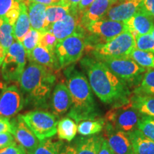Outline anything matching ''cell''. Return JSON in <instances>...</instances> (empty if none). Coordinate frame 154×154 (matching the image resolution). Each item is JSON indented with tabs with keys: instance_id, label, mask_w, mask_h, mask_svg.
<instances>
[{
	"instance_id": "cell-1",
	"label": "cell",
	"mask_w": 154,
	"mask_h": 154,
	"mask_svg": "<svg viewBox=\"0 0 154 154\" xmlns=\"http://www.w3.org/2000/svg\"><path fill=\"white\" fill-rule=\"evenodd\" d=\"M81 66L87 74L92 91L103 103L115 106L130 101L129 87L103 61L87 57L81 61Z\"/></svg>"
},
{
	"instance_id": "cell-2",
	"label": "cell",
	"mask_w": 154,
	"mask_h": 154,
	"mask_svg": "<svg viewBox=\"0 0 154 154\" xmlns=\"http://www.w3.org/2000/svg\"><path fill=\"white\" fill-rule=\"evenodd\" d=\"M64 74L72 101L68 116L76 124L97 119L99 110L86 77L73 66L65 69Z\"/></svg>"
},
{
	"instance_id": "cell-3",
	"label": "cell",
	"mask_w": 154,
	"mask_h": 154,
	"mask_svg": "<svg viewBox=\"0 0 154 154\" xmlns=\"http://www.w3.org/2000/svg\"><path fill=\"white\" fill-rule=\"evenodd\" d=\"M56 77L53 71L29 61L19 79L21 89L26 94L25 104L47 109Z\"/></svg>"
},
{
	"instance_id": "cell-4",
	"label": "cell",
	"mask_w": 154,
	"mask_h": 154,
	"mask_svg": "<svg viewBox=\"0 0 154 154\" xmlns=\"http://www.w3.org/2000/svg\"><path fill=\"white\" fill-rule=\"evenodd\" d=\"M86 47V34L79 29L72 35L58 42L55 48L59 69L66 68L82 57Z\"/></svg>"
},
{
	"instance_id": "cell-5",
	"label": "cell",
	"mask_w": 154,
	"mask_h": 154,
	"mask_svg": "<svg viewBox=\"0 0 154 154\" xmlns=\"http://www.w3.org/2000/svg\"><path fill=\"white\" fill-rule=\"evenodd\" d=\"M127 31L124 22L103 19L88 25L85 29L86 47L87 51H91L95 46L109 42L119 34Z\"/></svg>"
},
{
	"instance_id": "cell-6",
	"label": "cell",
	"mask_w": 154,
	"mask_h": 154,
	"mask_svg": "<svg viewBox=\"0 0 154 154\" xmlns=\"http://www.w3.org/2000/svg\"><path fill=\"white\" fill-rule=\"evenodd\" d=\"M135 48L134 36L128 31H125L106 43L95 46L91 52L95 59L102 60L107 58L128 57Z\"/></svg>"
},
{
	"instance_id": "cell-7",
	"label": "cell",
	"mask_w": 154,
	"mask_h": 154,
	"mask_svg": "<svg viewBox=\"0 0 154 154\" xmlns=\"http://www.w3.org/2000/svg\"><path fill=\"white\" fill-rule=\"evenodd\" d=\"M100 61H103L116 76L126 83L128 87L131 86H136V87L147 71L129 57L107 58Z\"/></svg>"
},
{
	"instance_id": "cell-8",
	"label": "cell",
	"mask_w": 154,
	"mask_h": 154,
	"mask_svg": "<svg viewBox=\"0 0 154 154\" xmlns=\"http://www.w3.org/2000/svg\"><path fill=\"white\" fill-rule=\"evenodd\" d=\"M23 120L40 140L55 136L57 132V117L52 113L35 110L21 115Z\"/></svg>"
},
{
	"instance_id": "cell-9",
	"label": "cell",
	"mask_w": 154,
	"mask_h": 154,
	"mask_svg": "<svg viewBox=\"0 0 154 154\" xmlns=\"http://www.w3.org/2000/svg\"><path fill=\"white\" fill-rule=\"evenodd\" d=\"M140 117V114L130 101L124 104L111 107L104 119L115 129L128 134L137 128Z\"/></svg>"
},
{
	"instance_id": "cell-10",
	"label": "cell",
	"mask_w": 154,
	"mask_h": 154,
	"mask_svg": "<svg viewBox=\"0 0 154 154\" xmlns=\"http://www.w3.org/2000/svg\"><path fill=\"white\" fill-rule=\"evenodd\" d=\"M26 63V53L22 44L14 42L6 52L3 61V79L7 82H19Z\"/></svg>"
},
{
	"instance_id": "cell-11",
	"label": "cell",
	"mask_w": 154,
	"mask_h": 154,
	"mask_svg": "<svg viewBox=\"0 0 154 154\" xmlns=\"http://www.w3.org/2000/svg\"><path fill=\"white\" fill-rule=\"evenodd\" d=\"M25 99L17 86L5 87L0 94V116L9 119L22 111Z\"/></svg>"
},
{
	"instance_id": "cell-12",
	"label": "cell",
	"mask_w": 154,
	"mask_h": 154,
	"mask_svg": "<svg viewBox=\"0 0 154 154\" xmlns=\"http://www.w3.org/2000/svg\"><path fill=\"white\" fill-rule=\"evenodd\" d=\"M81 17L82 14L77 8L71 9L66 16L51 25L48 31L54 34L58 42L61 41L77 31L83 29L80 26Z\"/></svg>"
},
{
	"instance_id": "cell-13",
	"label": "cell",
	"mask_w": 154,
	"mask_h": 154,
	"mask_svg": "<svg viewBox=\"0 0 154 154\" xmlns=\"http://www.w3.org/2000/svg\"><path fill=\"white\" fill-rule=\"evenodd\" d=\"M12 131L11 134L22 147L26 150L27 153L34 151L40 143V140L36 137L34 132L26 124L21 115L11 121Z\"/></svg>"
},
{
	"instance_id": "cell-14",
	"label": "cell",
	"mask_w": 154,
	"mask_h": 154,
	"mask_svg": "<svg viewBox=\"0 0 154 154\" xmlns=\"http://www.w3.org/2000/svg\"><path fill=\"white\" fill-rule=\"evenodd\" d=\"M104 136L115 154H134L132 143L126 133L115 129L107 122L105 124Z\"/></svg>"
},
{
	"instance_id": "cell-15",
	"label": "cell",
	"mask_w": 154,
	"mask_h": 154,
	"mask_svg": "<svg viewBox=\"0 0 154 154\" xmlns=\"http://www.w3.org/2000/svg\"><path fill=\"white\" fill-rule=\"evenodd\" d=\"M153 20L154 19L140 6L137 11L124 23L126 25L127 31H128L134 38H136L140 35L151 33L154 26Z\"/></svg>"
},
{
	"instance_id": "cell-16",
	"label": "cell",
	"mask_w": 154,
	"mask_h": 154,
	"mask_svg": "<svg viewBox=\"0 0 154 154\" xmlns=\"http://www.w3.org/2000/svg\"><path fill=\"white\" fill-rule=\"evenodd\" d=\"M143 0H119L108 11L104 19L125 22L139 9Z\"/></svg>"
},
{
	"instance_id": "cell-17",
	"label": "cell",
	"mask_w": 154,
	"mask_h": 154,
	"mask_svg": "<svg viewBox=\"0 0 154 154\" xmlns=\"http://www.w3.org/2000/svg\"><path fill=\"white\" fill-rule=\"evenodd\" d=\"M71 103V96L67 86L63 82L57 84L53 91L50 103L52 113L57 117L61 116L69 112Z\"/></svg>"
},
{
	"instance_id": "cell-18",
	"label": "cell",
	"mask_w": 154,
	"mask_h": 154,
	"mask_svg": "<svg viewBox=\"0 0 154 154\" xmlns=\"http://www.w3.org/2000/svg\"><path fill=\"white\" fill-rule=\"evenodd\" d=\"M113 5L114 4L109 0H95L94 2L82 14L81 28L85 31L88 25L104 19L108 11Z\"/></svg>"
},
{
	"instance_id": "cell-19",
	"label": "cell",
	"mask_w": 154,
	"mask_h": 154,
	"mask_svg": "<svg viewBox=\"0 0 154 154\" xmlns=\"http://www.w3.org/2000/svg\"><path fill=\"white\" fill-rule=\"evenodd\" d=\"M32 61L51 70L59 69L55 52L50 51L45 48L37 46L26 57Z\"/></svg>"
},
{
	"instance_id": "cell-20",
	"label": "cell",
	"mask_w": 154,
	"mask_h": 154,
	"mask_svg": "<svg viewBox=\"0 0 154 154\" xmlns=\"http://www.w3.org/2000/svg\"><path fill=\"white\" fill-rule=\"evenodd\" d=\"M134 154H154V141L136 128L127 134Z\"/></svg>"
},
{
	"instance_id": "cell-21",
	"label": "cell",
	"mask_w": 154,
	"mask_h": 154,
	"mask_svg": "<svg viewBox=\"0 0 154 154\" xmlns=\"http://www.w3.org/2000/svg\"><path fill=\"white\" fill-rule=\"evenodd\" d=\"M47 6L39 3H29L28 6V14L31 27L40 32H45V23L47 18Z\"/></svg>"
},
{
	"instance_id": "cell-22",
	"label": "cell",
	"mask_w": 154,
	"mask_h": 154,
	"mask_svg": "<svg viewBox=\"0 0 154 154\" xmlns=\"http://www.w3.org/2000/svg\"><path fill=\"white\" fill-rule=\"evenodd\" d=\"M28 7L24 3L21 5L20 14L14 25L13 36L14 39L22 43L24 36L31 28L29 17L28 14Z\"/></svg>"
},
{
	"instance_id": "cell-23",
	"label": "cell",
	"mask_w": 154,
	"mask_h": 154,
	"mask_svg": "<svg viewBox=\"0 0 154 154\" xmlns=\"http://www.w3.org/2000/svg\"><path fill=\"white\" fill-rule=\"evenodd\" d=\"M21 5L22 3L16 0H0V18L14 26L20 14Z\"/></svg>"
},
{
	"instance_id": "cell-24",
	"label": "cell",
	"mask_w": 154,
	"mask_h": 154,
	"mask_svg": "<svg viewBox=\"0 0 154 154\" xmlns=\"http://www.w3.org/2000/svg\"><path fill=\"white\" fill-rule=\"evenodd\" d=\"M130 101L140 114L154 118V96L134 94Z\"/></svg>"
},
{
	"instance_id": "cell-25",
	"label": "cell",
	"mask_w": 154,
	"mask_h": 154,
	"mask_svg": "<svg viewBox=\"0 0 154 154\" xmlns=\"http://www.w3.org/2000/svg\"><path fill=\"white\" fill-rule=\"evenodd\" d=\"M101 136H93L82 138L77 143L76 154H98L103 142Z\"/></svg>"
},
{
	"instance_id": "cell-26",
	"label": "cell",
	"mask_w": 154,
	"mask_h": 154,
	"mask_svg": "<svg viewBox=\"0 0 154 154\" xmlns=\"http://www.w3.org/2000/svg\"><path fill=\"white\" fill-rule=\"evenodd\" d=\"M70 9L71 7L66 3L47 6L45 30L48 31L51 25L63 19L70 11Z\"/></svg>"
},
{
	"instance_id": "cell-27",
	"label": "cell",
	"mask_w": 154,
	"mask_h": 154,
	"mask_svg": "<svg viewBox=\"0 0 154 154\" xmlns=\"http://www.w3.org/2000/svg\"><path fill=\"white\" fill-rule=\"evenodd\" d=\"M77 131L78 125L70 117H65L58 122L57 134L59 139L72 141L76 136Z\"/></svg>"
},
{
	"instance_id": "cell-28",
	"label": "cell",
	"mask_w": 154,
	"mask_h": 154,
	"mask_svg": "<svg viewBox=\"0 0 154 154\" xmlns=\"http://www.w3.org/2000/svg\"><path fill=\"white\" fill-rule=\"evenodd\" d=\"M106 121L104 119H88L78 124V132L84 136H93L103 129Z\"/></svg>"
},
{
	"instance_id": "cell-29",
	"label": "cell",
	"mask_w": 154,
	"mask_h": 154,
	"mask_svg": "<svg viewBox=\"0 0 154 154\" xmlns=\"http://www.w3.org/2000/svg\"><path fill=\"white\" fill-rule=\"evenodd\" d=\"M62 141L54 140L51 138L40 141L37 147L28 154H60L63 149Z\"/></svg>"
},
{
	"instance_id": "cell-30",
	"label": "cell",
	"mask_w": 154,
	"mask_h": 154,
	"mask_svg": "<svg viewBox=\"0 0 154 154\" xmlns=\"http://www.w3.org/2000/svg\"><path fill=\"white\" fill-rule=\"evenodd\" d=\"M134 94L154 96V69L146 71L141 82L134 90Z\"/></svg>"
},
{
	"instance_id": "cell-31",
	"label": "cell",
	"mask_w": 154,
	"mask_h": 154,
	"mask_svg": "<svg viewBox=\"0 0 154 154\" xmlns=\"http://www.w3.org/2000/svg\"><path fill=\"white\" fill-rule=\"evenodd\" d=\"M138 65L146 69H154V53L134 49L128 55Z\"/></svg>"
},
{
	"instance_id": "cell-32",
	"label": "cell",
	"mask_w": 154,
	"mask_h": 154,
	"mask_svg": "<svg viewBox=\"0 0 154 154\" xmlns=\"http://www.w3.org/2000/svg\"><path fill=\"white\" fill-rule=\"evenodd\" d=\"M13 30L14 26L5 19L0 18V44L5 49L6 52L14 42Z\"/></svg>"
},
{
	"instance_id": "cell-33",
	"label": "cell",
	"mask_w": 154,
	"mask_h": 154,
	"mask_svg": "<svg viewBox=\"0 0 154 154\" xmlns=\"http://www.w3.org/2000/svg\"><path fill=\"white\" fill-rule=\"evenodd\" d=\"M40 35H41V32L31 28L26 36H24V39L21 44L24 48L25 51L26 53V57L32 52L34 48L38 46Z\"/></svg>"
},
{
	"instance_id": "cell-34",
	"label": "cell",
	"mask_w": 154,
	"mask_h": 154,
	"mask_svg": "<svg viewBox=\"0 0 154 154\" xmlns=\"http://www.w3.org/2000/svg\"><path fill=\"white\" fill-rule=\"evenodd\" d=\"M138 129L147 137L154 141V118L151 116H142L138 121Z\"/></svg>"
},
{
	"instance_id": "cell-35",
	"label": "cell",
	"mask_w": 154,
	"mask_h": 154,
	"mask_svg": "<svg viewBox=\"0 0 154 154\" xmlns=\"http://www.w3.org/2000/svg\"><path fill=\"white\" fill-rule=\"evenodd\" d=\"M57 43V38L51 32L45 31V32H41L38 46L45 48L50 51L55 52V48Z\"/></svg>"
},
{
	"instance_id": "cell-36",
	"label": "cell",
	"mask_w": 154,
	"mask_h": 154,
	"mask_svg": "<svg viewBox=\"0 0 154 154\" xmlns=\"http://www.w3.org/2000/svg\"><path fill=\"white\" fill-rule=\"evenodd\" d=\"M136 49L154 53V38L151 34L140 35L135 38Z\"/></svg>"
},
{
	"instance_id": "cell-37",
	"label": "cell",
	"mask_w": 154,
	"mask_h": 154,
	"mask_svg": "<svg viewBox=\"0 0 154 154\" xmlns=\"http://www.w3.org/2000/svg\"><path fill=\"white\" fill-rule=\"evenodd\" d=\"M15 144L17 143L14 137L11 133H0V149Z\"/></svg>"
},
{
	"instance_id": "cell-38",
	"label": "cell",
	"mask_w": 154,
	"mask_h": 154,
	"mask_svg": "<svg viewBox=\"0 0 154 154\" xmlns=\"http://www.w3.org/2000/svg\"><path fill=\"white\" fill-rule=\"evenodd\" d=\"M0 154H27V152L21 145L15 144L0 149Z\"/></svg>"
},
{
	"instance_id": "cell-39",
	"label": "cell",
	"mask_w": 154,
	"mask_h": 154,
	"mask_svg": "<svg viewBox=\"0 0 154 154\" xmlns=\"http://www.w3.org/2000/svg\"><path fill=\"white\" fill-rule=\"evenodd\" d=\"M140 7L154 19V0H143Z\"/></svg>"
},
{
	"instance_id": "cell-40",
	"label": "cell",
	"mask_w": 154,
	"mask_h": 154,
	"mask_svg": "<svg viewBox=\"0 0 154 154\" xmlns=\"http://www.w3.org/2000/svg\"><path fill=\"white\" fill-rule=\"evenodd\" d=\"M11 131H12V126L9 119L0 116V133L9 132L11 134Z\"/></svg>"
},
{
	"instance_id": "cell-41",
	"label": "cell",
	"mask_w": 154,
	"mask_h": 154,
	"mask_svg": "<svg viewBox=\"0 0 154 154\" xmlns=\"http://www.w3.org/2000/svg\"><path fill=\"white\" fill-rule=\"evenodd\" d=\"M95 0H81V2L77 6V9L79 11L81 14L86 11L88 7L94 2Z\"/></svg>"
},
{
	"instance_id": "cell-42",
	"label": "cell",
	"mask_w": 154,
	"mask_h": 154,
	"mask_svg": "<svg viewBox=\"0 0 154 154\" xmlns=\"http://www.w3.org/2000/svg\"><path fill=\"white\" fill-rule=\"evenodd\" d=\"M39 3L46 6L54 5L58 4L65 3L64 0H29V3Z\"/></svg>"
},
{
	"instance_id": "cell-43",
	"label": "cell",
	"mask_w": 154,
	"mask_h": 154,
	"mask_svg": "<svg viewBox=\"0 0 154 154\" xmlns=\"http://www.w3.org/2000/svg\"><path fill=\"white\" fill-rule=\"evenodd\" d=\"M98 154H115L108 144L107 140L104 138H103V142H102L101 148H100Z\"/></svg>"
},
{
	"instance_id": "cell-44",
	"label": "cell",
	"mask_w": 154,
	"mask_h": 154,
	"mask_svg": "<svg viewBox=\"0 0 154 154\" xmlns=\"http://www.w3.org/2000/svg\"><path fill=\"white\" fill-rule=\"evenodd\" d=\"M60 154H76V148L72 146H66L63 147Z\"/></svg>"
},
{
	"instance_id": "cell-45",
	"label": "cell",
	"mask_w": 154,
	"mask_h": 154,
	"mask_svg": "<svg viewBox=\"0 0 154 154\" xmlns=\"http://www.w3.org/2000/svg\"><path fill=\"white\" fill-rule=\"evenodd\" d=\"M81 0H64V2L71 7V9H76Z\"/></svg>"
},
{
	"instance_id": "cell-46",
	"label": "cell",
	"mask_w": 154,
	"mask_h": 154,
	"mask_svg": "<svg viewBox=\"0 0 154 154\" xmlns=\"http://www.w3.org/2000/svg\"><path fill=\"white\" fill-rule=\"evenodd\" d=\"M16 1H18L20 3H24V5H26L27 7L29 5V0H16Z\"/></svg>"
},
{
	"instance_id": "cell-47",
	"label": "cell",
	"mask_w": 154,
	"mask_h": 154,
	"mask_svg": "<svg viewBox=\"0 0 154 154\" xmlns=\"http://www.w3.org/2000/svg\"><path fill=\"white\" fill-rule=\"evenodd\" d=\"M151 34V36H153V38H154V26L153 27V29H152V30H151V33H150Z\"/></svg>"
},
{
	"instance_id": "cell-48",
	"label": "cell",
	"mask_w": 154,
	"mask_h": 154,
	"mask_svg": "<svg viewBox=\"0 0 154 154\" xmlns=\"http://www.w3.org/2000/svg\"><path fill=\"white\" fill-rule=\"evenodd\" d=\"M109 2H112L113 4H115L116 2H118L119 0H109Z\"/></svg>"
},
{
	"instance_id": "cell-49",
	"label": "cell",
	"mask_w": 154,
	"mask_h": 154,
	"mask_svg": "<svg viewBox=\"0 0 154 154\" xmlns=\"http://www.w3.org/2000/svg\"><path fill=\"white\" fill-rule=\"evenodd\" d=\"M2 84L1 83H0V88H2Z\"/></svg>"
}]
</instances>
